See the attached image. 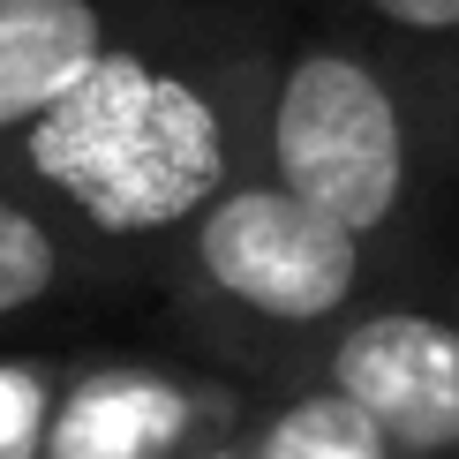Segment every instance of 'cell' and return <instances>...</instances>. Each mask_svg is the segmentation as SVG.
<instances>
[{
    "label": "cell",
    "instance_id": "9c48e42d",
    "mask_svg": "<svg viewBox=\"0 0 459 459\" xmlns=\"http://www.w3.org/2000/svg\"><path fill=\"white\" fill-rule=\"evenodd\" d=\"M399 38H459V0H361Z\"/></svg>",
    "mask_w": 459,
    "mask_h": 459
},
{
    "label": "cell",
    "instance_id": "ba28073f",
    "mask_svg": "<svg viewBox=\"0 0 459 459\" xmlns=\"http://www.w3.org/2000/svg\"><path fill=\"white\" fill-rule=\"evenodd\" d=\"M61 272V256H53V234L38 226L30 212H15V204H0V316H15L23 301H38Z\"/></svg>",
    "mask_w": 459,
    "mask_h": 459
},
{
    "label": "cell",
    "instance_id": "7a4b0ae2",
    "mask_svg": "<svg viewBox=\"0 0 459 459\" xmlns=\"http://www.w3.org/2000/svg\"><path fill=\"white\" fill-rule=\"evenodd\" d=\"M272 166L324 219L377 234L414 174V128L392 75L354 46H301L272 91Z\"/></svg>",
    "mask_w": 459,
    "mask_h": 459
},
{
    "label": "cell",
    "instance_id": "5b68a950",
    "mask_svg": "<svg viewBox=\"0 0 459 459\" xmlns=\"http://www.w3.org/2000/svg\"><path fill=\"white\" fill-rule=\"evenodd\" d=\"M106 46L99 0H0V128H30L99 68Z\"/></svg>",
    "mask_w": 459,
    "mask_h": 459
},
{
    "label": "cell",
    "instance_id": "52a82bcc",
    "mask_svg": "<svg viewBox=\"0 0 459 459\" xmlns=\"http://www.w3.org/2000/svg\"><path fill=\"white\" fill-rule=\"evenodd\" d=\"M392 437L354 407L347 392H316V399H294L272 429H264V452L256 459H385Z\"/></svg>",
    "mask_w": 459,
    "mask_h": 459
},
{
    "label": "cell",
    "instance_id": "277c9868",
    "mask_svg": "<svg viewBox=\"0 0 459 459\" xmlns=\"http://www.w3.org/2000/svg\"><path fill=\"white\" fill-rule=\"evenodd\" d=\"M332 392H347L399 452H459V324L422 309L361 316L332 354Z\"/></svg>",
    "mask_w": 459,
    "mask_h": 459
},
{
    "label": "cell",
    "instance_id": "6da1fadb",
    "mask_svg": "<svg viewBox=\"0 0 459 459\" xmlns=\"http://www.w3.org/2000/svg\"><path fill=\"white\" fill-rule=\"evenodd\" d=\"M30 166L106 234H159L226 196V121L188 75L106 46L99 68L30 121Z\"/></svg>",
    "mask_w": 459,
    "mask_h": 459
},
{
    "label": "cell",
    "instance_id": "8992f818",
    "mask_svg": "<svg viewBox=\"0 0 459 459\" xmlns=\"http://www.w3.org/2000/svg\"><path fill=\"white\" fill-rule=\"evenodd\" d=\"M188 429V399L159 377H106L53 422V459H159Z\"/></svg>",
    "mask_w": 459,
    "mask_h": 459
},
{
    "label": "cell",
    "instance_id": "30bf717a",
    "mask_svg": "<svg viewBox=\"0 0 459 459\" xmlns=\"http://www.w3.org/2000/svg\"><path fill=\"white\" fill-rule=\"evenodd\" d=\"M38 437V377L0 369V459H15Z\"/></svg>",
    "mask_w": 459,
    "mask_h": 459
},
{
    "label": "cell",
    "instance_id": "3957f363",
    "mask_svg": "<svg viewBox=\"0 0 459 459\" xmlns=\"http://www.w3.org/2000/svg\"><path fill=\"white\" fill-rule=\"evenodd\" d=\"M196 256L212 286L234 301L286 324L332 316L339 301L361 286V234L339 219H324L316 204H301L286 181H248L204 212Z\"/></svg>",
    "mask_w": 459,
    "mask_h": 459
}]
</instances>
